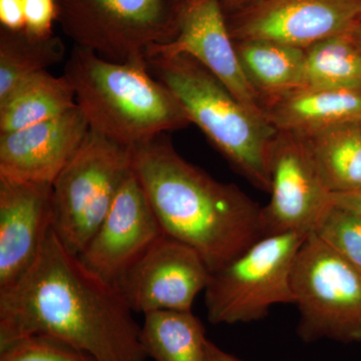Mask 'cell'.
I'll use <instances>...</instances> for the list:
<instances>
[{"label":"cell","mask_w":361,"mask_h":361,"mask_svg":"<svg viewBox=\"0 0 361 361\" xmlns=\"http://www.w3.org/2000/svg\"><path fill=\"white\" fill-rule=\"evenodd\" d=\"M133 312L118 287L90 271L51 228L32 266L0 289V349L44 336L97 361H146Z\"/></svg>","instance_id":"1"},{"label":"cell","mask_w":361,"mask_h":361,"mask_svg":"<svg viewBox=\"0 0 361 361\" xmlns=\"http://www.w3.org/2000/svg\"><path fill=\"white\" fill-rule=\"evenodd\" d=\"M132 152L133 171L164 235L193 248L211 273L267 236L263 207L185 160L165 135Z\"/></svg>","instance_id":"2"},{"label":"cell","mask_w":361,"mask_h":361,"mask_svg":"<svg viewBox=\"0 0 361 361\" xmlns=\"http://www.w3.org/2000/svg\"><path fill=\"white\" fill-rule=\"evenodd\" d=\"M63 75L90 130L127 148L191 123L147 63H114L73 45Z\"/></svg>","instance_id":"3"},{"label":"cell","mask_w":361,"mask_h":361,"mask_svg":"<svg viewBox=\"0 0 361 361\" xmlns=\"http://www.w3.org/2000/svg\"><path fill=\"white\" fill-rule=\"evenodd\" d=\"M147 66L233 167L253 186L269 193L271 149L278 130L187 54L151 56Z\"/></svg>","instance_id":"4"},{"label":"cell","mask_w":361,"mask_h":361,"mask_svg":"<svg viewBox=\"0 0 361 361\" xmlns=\"http://www.w3.org/2000/svg\"><path fill=\"white\" fill-rule=\"evenodd\" d=\"M56 23L75 47L114 63H147L157 45L175 39L174 0H56Z\"/></svg>","instance_id":"5"},{"label":"cell","mask_w":361,"mask_h":361,"mask_svg":"<svg viewBox=\"0 0 361 361\" xmlns=\"http://www.w3.org/2000/svg\"><path fill=\"white\" fill-rule=\"evenodd\" d=\"M132 172V149L90 130L52 183L51 228L68 251L82 253Z\"/></svg>","instance_id":"6"},{"label":"cell","mask_w":361,"mask_h":361,"mask_svg":"<svg viewBox=\"0 0 361 361\" xmlns=\"http://www.w3.org/2000/svg\"><path fill=\"white\" fill-rule=\"evenodd\" d=\"M308 234L268 235L219 270L211 273L205 305L212 324L262 319L276 304H294L291 275Z\"/></svg>","instance_id":"7"},{"label":"cell","mask_w":361,"mask_h":361,"mask_svg":"<svg viewBox=\"0 0 361 361\" xmlns=\"http://www.w3.org/2000/svg\"><path fill=\"white\" fill-rule=\"evenodd\" d=\"M291 285L301 341L361 342V270L314 233L297 253Z\"/></svg>","instance_id":"8"},{"label":"cell","mask_w":361,"mask_h":361,"mask_svg":"<svg viewBox=\"0 0 361 361\" xmlns=\"http://www.w3.org/2000/svg\"><path fill=\"white\" fill-rule=\"evenodd\" d=\"M271 199L263 207L266 234H310L334 205L305 140L278 132L270 157Z\"/></svg>","instance_id":"9"},{"label":"cell","mask_w":361,"mask_h":361,"mask_svg":"<svg viewBox=\"0 0 361 361\" xmlns=\"http://www.w3.org/2000/svg\"><path fill=\"white\" fill-rule=\"evenodd\" d=\"M178 54H187L198 61L254 115L268 121L264 101L240 61L221 0H187L180 4L175 39L153 47L147 59Z\"/></svg>","instance_id":"10"},{"label":"cell","mask_w":361,"mask_h":361,"mask_svg":"<svg viewBox=\"0 0 361 361\" xmlns=\"http://www.w3.org/2000/svg\"><path fill=\"white\" fill-rule=\"evenodd\" d=\"M361 0H258L235 14L234 42L268 40L306 49L360 23Z\"/></svg>","instance_id":"11"},{"label":"cell","mask_w":361,"mask_h":361,"mask_svg":"<svg viewBox=\"0 0 361 361\" xmlns=\"http://www.w3.org/2000/svg\"><path fill=\"white\" fill-rule=\"evenodd\" d=\"M211 271L191 247L163 235L116 284L134 312L192 311Z\"/></svg>","instance_id":"12"},{"label":"cell","mask_w":361,"mask_h":361,"mask_svg":"<svg viewBox=\"0 0 361 361\" xmlns=\"http://www.w3.org/2000/svg\"><path fill=\"white\" fill-rule=\"evenodd\" d=\"M163 235L148 197L133 171L78 258L97 276L116 286Z\"/></svg>","instance_id":"13"},{"label":"cell","mask_w":361,"mask_h":361,"mask_svg":"<svg viewBox=\"0 0 361 361\" xmlns=\"http://www.w3.org/2000/svg\"><path fill=\"white\" fill-rule=\"evenodd\" d=\"M89 132L77 106L47 122L0 134V178L52 184Z\"/></svg>","instance_id":"14"},{"label":"cell","mask_w":361,"mask_h":361,"mask_svg":"<svg viewBox=\"0 0 361 361\" xmlns=\"http://www.w3.org/2000/svg\"><path fill=\"white\" fill-rule=\"evenodd\" d=\"M52 184L0 178V289L20 279L51 228Z\"/></svg>","instance_id":"15"},{"label":"cell","mask_w":361,"mask_h":361,"mask_svg":"<svg viewBox=\"0 0 361 361\" xmlns=\"http://www.w3.org/2000/svg\"><path fill=\"white\" fill-rule=\"evenodd\" d=\"M265 111L278 132L307 137L342 123L361 122V89L299 87L268 101Z\"/></svg>","instance_id":"16"},{"label":"cell","mask_w":361,"mask_h":361,"mask_svg":"<svg viewBox=\"0 0 361 361\" xmlns=\"http://www.w3.org/2000/svg\"><path fill=\"white\" fill-rule=\"evenodd\" d=\"M77 106L75 92L65 75L37 73L0 103V134L47 122Z\"/></svg>","instance_id":"17"},{"label":"cell","mask_w":361,"mask_h":361,"mask_svg":"<svg viewBox=\"0 0 361 361\" xmlns=\"http://www.w3.org/2000/svg\"><path fill=\"white\" fill-rule=\"evenodd\" d=\"M244 71L265 104L301 87L305 49L268 40L234 42Z\"/></svg>","instance_id":"18"},{"label":"cell","mask_w":361,"mask_h":361,"mask_svg":"<svg viewBox=\"0 0 361 361\" xmlns=\"http://www.w3.org/2000/svg\"><path fill=\"white\" fill-rule=\"evenodd\" d=\"M140 339L155 361H206L205 329L192 311L146 313Z\"/></svg>","instance_id":"19"},{"label":"cell","mask_w":361,"mask_h":361,"mask_svg":"<svg viewBox=\"0 0 361 361\" xmlns=\"http://www.w3.org/2000/svg\"><path fill=\"white\" fill-rule=\"evenodd\" d=\"M66 45L58 35L35 37L25 30L0 28V103L16 87L61 63Z\"/></svg>","instance_id":"20"},{"label":"cell","mask_w":361,"mask_h":361,"mask_svg":"<svg viewBox=\"0 0 361 361\" xmlns=\"http://www.w3.org/2000/svg\"><path fill=\"white\" fill-rule=\"evenodd\" d=\"M302 137L334 193L361 190V122L342 123Z\"/></svg>","instance_id":"21"},{"label":"cell","mask_w":361,"mask_h":361,"mask_svg":"<svg viewBox=\"0 0 361 361\" xmlns=\"http://www.w3.org/2000/svg\"><path fill=\"white\" fill-rule=\"evenodd\" d=\"M350 30L305 49L300 87L361 89V51Z\"/></svg>","instance_id":"22"},{"label":"cell","mask_w":361,"mask_h":361,"mask_svg":"<svg viewBox=\"0 0 361 361\" xmlns=\"http://www.w3.org/2000/svg\"><path fill=\"white\" fill-rule=\"evenodd\" d=\"M312 233L361 270V214L334 204Z\"/></svg>","instance_id":"23"},{"label":"cell","mask_w":361,"mask_h":361,"mask_svg":"<svg viewBox=\"0 0 361 361\" xmlns=\"http://www.w3.org/2000/svg\"><path fill=\"white\" fill-rule=\"evenodd\" d=\"M0 361H97L66 342L44 336L18 339L0 349Z\"/></svg>","instance_id":"24"},{"label":"cell","mask_w":361,"mask_h":361,"mask_svg":"<svg viewBox=\"0 0 361 361\" xmlns=\"http://www.w3.org/2000/svg\"><path fill=\"white\" fill-rule=\"evenodd\" d=\"M25 30L35 37L54 35L52 27L58 18L56 0H23Z\"/></svg>","instance_id":"25"},{"label":"cell","mask_w":361,"mask_h":361,"mask_svg":"<svg viewBox=\"0 0 361 361\" xmlns=\"http://www.w3.org/2000/svg\"><path fill=\"white\" fill-rule=\"evenodd\" d=\"M0 25L6 30H25L23 0H0Z\"/></svg>","instance_id":"26"},{"label":"cell","mask_w":361,"mask_h":361,"mask_svg":"<svg viewBox=\"0 0 361 361\" xmlns=\"http://www.w3.org/2000/svg\"><path fill=\"white\" fill-rule=\"evenodd\" d=\"M334 204L361 214V190L345 193H334Z\"/></svg>","instance_id":"27"},{"label":"cell","mask_w":361,"mask_h":361,"mask_svg":"<svg viewBox=\"0 0 361 361\" xmlns=\"http://www.w3.org/2000/svg\"><path fill=\"white\" fill-rule=\"evenodd\" d=\"M205 349L206 361H243L231 353H226L209 339H207Z\"/></svg>","instance_id":"28"},{"label":"cell","mask_w":361,"mask_h":361,"mask_svg":"<svg viewBox=\"0 0 361 361\" xmlns=\"http://www.w3.org/2000/svg\"><path fill=\"white\" fill-rule=\"evenodd\" d=\"M178 4H183L187 0H174ZM258 0H221L224 11H232L237 13L257 2Z\"/></svg>","instance_id":"29"},{"label":"cell","mask_w":361,"mask_h":361,"mask_svg":"<svg viewBox=\"0 0 361 361\" xmlns=\"http://www.w3.org/2000/svg\"><path fill=\"white\" fill-rule=\"evenodd\" d=\"M351 37H353V42L357 45L358 49L361 51V21L356 23L355 27L350 30Z\"/></svg>","instance_id":"30"},{"label":"cell","mask_w":361,"mask_h":361,"mask_svg":"<svg viewBox=\"0 0 361 361\" xmlns=\"http://www.w3.org/2000/svg\"><path fill=\"white\" fill-rule=\"evenodd\" d=\"M360 21H361V16H360Z\"/></svg>","instance_id":"31"}]
</instances>
